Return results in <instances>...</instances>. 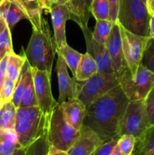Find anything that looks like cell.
Listing matches in <instances>:
<instances>
[{
  "label": "cell",
  "instance_id": "1",
  "mask_svg": "<svg viewBox=\"0 0 154 155\" xmlns=\"http://www.w3.org/2000/svg\"><path fill=\"white\" fill-rule=\"evenodd\" d=\"M128 102L118 85L86 107L83 126L91 129L104 142L119 139L120 123Z\"/></svg>",
  "mask_w": 154,
  "mask_h": 155
},
{
  "label": "cell",
  "instance_id": "2",
  "mask_svg": "<svg viewBox=\"0 0 154 155\" xmlns=\"http://www.w3.org/2000/svg\"><path fill=\"white\" fill-rule=\"evenodd\" d=\"M57 53L54 38L51 36L48 21L43 18L39 28H33L25 55L33 68L44 71L51 75L52 65Z\"/></svg>",
  "mask_w": 154,
  "mask_h": 155
},
{
  "label": "cell",
  "instance_id": "3",
  "mask_svg": "<svg viewBox=\"0 0 154 155\" xmlns=\"http://www.w3.org/2000/svg\"><path fill=\"white\" fill-rule=\"evenodd\" d=\"M150 16L143 0H121L117 22L128 31L143 36H149Z\"/></svg>",
  "mask_w": 154,
  "mask_h": 155
},
{
  "label": "cell",
  "instance_id": "4",
  "mask_svg": "<svg viewBox=\"0 0 154 155\" xmlns=\"http://www.w3.org/2000/svg\"><path fill=\"white\" fill-rule=\"evenodd\" d=\"M47 135L50 146L68 151L80 136V130L69 125L63 114L60 104L53 110L48 122Z\"/></svg>",
  "mask_w": 154,
  "mask_h": 155
},
{
  "label": "cell",
  "instance_id": "5",
  "mask_svg": "<svg viewBox=\"0 0 154 155\" xmlns=\"http://www.w3.org/2000/svg\"><path fill=\"white\" fill-rule=\"evenodd\" d=\"M119 83L129 101L144 100L154 87V74L140 64L134 75L127 70L119 79Z\"/></svg>",
  "mask_w": 154,
  "mask_h": 155
},
{
  "label": "cell",
  "instance_id": "6",
  "mask_svg": "<svg viewBox=\"0 0 154 155\" xmlns=\"http://www.w3.org/2000/svg\"><path fill=\"white\" fill-rule=\"evenodd\" d=\"M119 85L114 74L97 72L85 81H78L77 98L86 107L95 99Z\"/></svg>",
  "mask_w": 154,
  "mask_h": 155
},
{
  "label": "cell",
  "instance_id": "7",
  "mask_svg": "<svg viewBox=\"0 0 154 155\" xmlns=\"http://www.w3.org/2000/svg\"><path fill=\"white\" fill-rule=\"evenodd\" d=\"M149 127L144 100L129 101L121 120L119 136L131 135L138 139Z\"/></svg>",
  "mask_w": 154,
  "mask_h": 155
},
{
  "label": "cell",
  "instance_id": "8",
  "mask_svg": "<svg viewBox=\"0 0 154 155\" xmlns=\"http://www.w3.org/2000/svg\"><path fill=\"white\" fill-rule=\"evenodd\" d=\"M122 50L128 68L131 74L134 75L141 63L143 51L149 36L134 34L124 28L119 24Z\"/></svg>",
  "mask_w": 154,
  "mask_h": 155
},
{
  "label": "cell",
  "instance_id": "9",
  "mask_svg": "<svg viewBox=\"0 0 154 155\" xmlns=\"http://www.w3.org/2000/svg\"><path fill=\"white\" fill-rule=\"evenodd\" d=\"M32 74L34 81L38 106L42 113L50 118L53 110L59 104L54 98L51 92V75L46 71H39L33 68H32Z\"/></svg>",
  "mask_w": 154,
  "mask_h": 155
},
{
  "label": "cell",
  "instance_id": "10",
  "mask_svg": "<svg viewBox=\"0 0 154 155\" xmlns=\"http://www.w3.org/2000/svg\"><path fill=\"white\" fill-rule=\"evenodd\" d=\"M49 120L50 118L43 115L34 120H16L14 130L18 136L19 145L21 147L27 148L45 134L47 132Z\"/></svg>",
  "mask_w": 154,
  "mask_h": 155
},
{
  "label": "cell",
  "instance_id": "11",
  "mask_svg": "<svg viewBox=\"0 0 154 155\" xmlns=\"http://www.w3.org/2000/svg\"><path fill=\"white\" fill-rule=\"evenodd\" d=\"M105 45L110 56L113 74L119 80L128 69L124 58L119 22L113 24Z\"/></svg>",
  "mask_w": 154,
  "mask_h": 155
},
{
  "label": "cell",
  "instance_id": "12",
  "mask_svg": "<svg viewBox=\"0 0 154 155\" xmlns=\"http://www.w3.org/2000/svg\"><path fill=\"white\" fill-rule=\"evenodd\" d=\"M86 43L87 52L93 58L98 65V72L113 74L110 56L105 44H101L95 40L92 32L88 27H81Z\"/></svg>",
  "mask_w": 154,
  "mask_h": 155
},
{
  "label": "cell",
  "instance_id": "13",
  "mask_svg": "<svg viewBox=\"0 0 154 155\" xmlns=\"http://www.w3.org/2000/svg\"><path fill=\"white\" fill-rule=\"evenodd\" d=\"M57 54L58 58L56 65L59 87V98L57 102L60 104L66 101L68 98L76 97L79 87L78 80L69 77L67 71V65L63 58L60 54Z\"/></svg>",
  "mask_w": 154,
  "mask_h": 155
},
{
  "label": "cell",
  "instance_id": "14",
  "mask_svg": "<svg viewBox=\"0 0 154 155\" xmlns=\"http://www.w3.org/2000/svg\"><path fill=\"white\" fill-rule=\"evenodd\" d=\"M104 141L95 131L89 127L82 126L80 136L75 143L67 151L69 155H93L97 148L101 146Z\"/></svg>",
  "mask_w": 154,
  "mask_h": 155
},
{
  "label": "cell",
  "instance_id": "15",
  "mask_svg": "<svg viewBox=\"0 0 154 155\" xmlns=\"http://www.w3.org/2000/svg\"><path fill=\"white\" fill-rule=\"evenodd\" d=\"M49 13L51 14L52 20L54 38L57 49L67 43L66 37V23L68 20H71V13L66 4L54 5Z\"/></svg>",
  "mask_w": 154,
  "mask_h": 155
},
{
  "label": "cell",
  "instance_id": "16",
  "mask_svg": "<svg viewBox=\"0 0 154 155\" xmlns=\"http://www.w3.org/2000/svg\"><path fill=\"white\" fill-rule=\"evenodd\" d=\"M63 114L66 122L77 130H80L83 126L85 116L86 107L77 97L68 98L60 104Z\"/></svg>",
  "mask_w": 154,
  "mask_h": 155
},
{
  "label": "cell",
  "instance_id": "17",
  "mask_svg": "<svg viewBox=\"0 0 154 155\" xmlns=\"http://www.w3.org/2000/svg\"><path fill=\"white\" fill-rule=\"evenodd\" d=\"M4 18L10 28L23 19L29 20L26 11L13 0H4L0 5V19Z\"/></svg>",
  "mask_w": 154,
  "mask_h": 155
},
{
  "label": "cell",
  "instance_id": "18",
  "mask_svg": "<svg viewBox=\"0 0 154 155\" xmlns=\"http://www.w3.org/2000/svg\"><path fill=\"white\" fill-rule=\"evenodd\" d=\"M92 1L93 0H72L66 3L71 13V20L75 21L80 27H88Z\"/></svg>",
  "mask_w": 154,
  "mask_h": 155
},
{
  "label": "cell",
  "instance_id": "19",
  "mask_svg": "<svg viewBox=\"0 0 154 155\" xmlns=\"http://www.w3.org/2000/svg\"><path fill=\"white\" fill-rule=\"evenodd\" d=\"M25 71H26V85L21 98V103L19 107H33L38 106L37 99H36V91H35L34 81H33V74H32V68L29 62L26 61L25 63Z\"/></svg>",
  "mask_w": 154,
  "mask_h": 155
},
{
  "label": "cell",
  "instance_id": "20",
  "mask_svg": "<svg viewBox=\"0 0 154 155\" xmlns=\"http://www.w3.org/2000/svg\"><path fill=\"white\" fill-rule=\"evenodd\" d=\"M98 72L95 59L88 52L82 54L74 78L78 81H85Z\"/></svg>",
  "mask_w": 154,
  "mask_h": 155
},
{
  "label": "cell",
  "instance_id": "21",
  "mask_svg": "<svg viewBox=\"0 0 154 155\" xmlns=\"http://www.w3.org/2000/svg\"><path fill=\"white\" fill-rule=\"evenodd\" d=\"M131 155H154V126L138 139H136L134 151Z\"/></svg>",
  "mask_w": 154,
  "mask_h": 155
},
{
  "label": "cell",
  "instance_id": "22",
  "mask_svg": "<svg viewBox=\"0 0 154 155\" xmlns=\"http://www.w3.org/2000/svg\"><path fill=\"white\" fill-rule=\"evenodd\" d=\"M19 147L14 129H0V155H11Z\"/></svg>",
  "mask_w": 154,
  "mask_h": 155
},
{
  "label": "cell",
  "instance_id": "23",
  "mask_svg": "<svg viewBox=\"0 0 154 155\" xmlns=\"http://www.w3.org/2000/svg\"><path fill=\"white\" fill-rule=\"evenodd\" d=\"M18 2L26 11L29 16V21L33 28H38L41 26L43 20L42 10L39 4V0H13Z\"/></svg>",
  "mask_w": 154,
  "mask_h": 155
},
{
  "label": "cell",
  "instance_id": "24",
  "mask_svg": "<svg viewBox=\"0 0 154 155\" xmlns=\"http://www.w3.org/2000/svg\"><path fill=\"white\" fill-rule=\"evenodd\" d=\"M26 61H27V57L25 54L24 56L19 55L15 54L14 51L8 54L7 64L8 78L17 83Z\"/></svg>",
  "mask_w": 154,
  "mask_h": 155
},
{
  "label": "cell",
  "instance_id": "25",
  "mask_svg": "<svg viewBox=\"0 0 154 155\" xmlns=\"http://www.w3.org/2000/svg\"><path fill=\"white\" fill-rule=\"evenodd\" d=\"M57 53L63 58L67 67L71 70L72 74L75 77L77 68H78L79 63L82 54L71 48L67 43L64 44L57 48Z\"/></svg>",
  "mask_w": 154,
  "mask_h": 155
},
{
  "label": "cell",
  "instance_id": "26",
  "mask_svg": "<svg viewBox=\"0 0 154 155\" xmlns=\"http://www.w3.org/2000/svg\"><path fill=\"white\" fill-rule=\"evenodd\" d=\"M17 109L12 101L4 103L0 109V129H14Z\"/></svg>",
  "mask_w": 154,
  "mask_h": 155
},
{
  "label": "cell",
  "instance_id": "27",
  "mask_svg": "<svg viewBox=\"0 0 154 155\" xmlns=\"http://www.w3.org/2000/svg\"><path fill=\"white\" fill-rule=\"evenodd\" d=\"M13 51L10 27L4 18L0 19V61Z\"/></svg>",
  "mask_w": 154,
  "mask_h": 155
},
{
  "label": "cell",
  "instance_id": "28",
  "mask_svg": "<svg viewBox=\"0 0 154 155\" xmlns=\"http://www.w3.org/2000/svg\"><path fill=\"white\" fill-rule=\"evenodd\" d=\"M113 23L110 20H96V25L92 32L94 39L101 44H106L110 36Z\"/></svg>",
  "mask_w": 154,
  "mask_h": 155
},
{
  "label": "cell",
  "instance_id": "29",
  "mask_svg": "<svg viewBox=\"0 0 154 155\" xmlns=\"http://www.w3.org/2000/svg\"><path fill=\"white\" fill-rule=\"evenodd\" d=\"M50 144L47 132L27 147L25 155H48Z\"/></svg>",
  "mask_w": 154,
  "mask_h": 155
},
{
  "label": "cell",
  "instance_id": "30",
  "mask_svg": "<svg viewBox=\"0 0 154 155\" xmlns=\"http://www.w3.org/2000/svg\"><path fill=\"white\" fill-rule=\"evenodd\" d=\"M43 115L45 114L42 113L39 106L18 107L17 109L16 120L31 121L38 119Z\"/></svg>",
  "mask_w": 154,
  "mask_h": 155
},
{
  "label": "cell",
  "instance_id": "31",
  "mask_svg": "<svg viewBox=\"0 0 154 155\" xmlns=\"http://www.w3.org/2000/svg\"><path fill=\"white\" fill-rule=\"evenodd\" d=\"M91 13L96 20H109V5L107 0H93Z\"/></svg>",
  "mask_w": 154,
  "mask_h": 155
},
{
  "label": "cell",
  "instance_id": "32",
  "mask_svg": "<svg viewBox=\"0 0 154 155\" xmlns=\"http://www.w3.org/2000/svg\"><path fill=\"white\" fill-rule=\"evenodd\" d=\"M140 64L154 74V39L152 38L149 37L146 42Z\"/></svg>",
  "mask_w": 154,
  "mask_h": 155
},
{
  "label": "cell",
  "instance_id": "33",
  "mask_svg": "<svg viewBox=\"0 0 154 155\" xmlns=\"http://www.w3.org/2000/svg\"><path fill=\"white\" fill-rule=\"evenodd\" d=\"M135 142L136 139L131 135H122L118 139L116 146L122 155H131Z\"/></svg>",
  "mask_w": 154,
  "mask_h": 155
},
{
  "label": "cell",
  "instance_id": "34",
  "mask_svg": "<svg viewBox=\"0 0 154 155\" xmlns=\"http://www.w3.org/2000/svg\"><path fill=\"white\" fill-rule=\"evenodd\" d=\"M26 85V71H25V64L22 68L20 77L18 78V81L16 83L15 86L13 98H12V102L14 104L15 107L18 108L21 103V98H22L23 93H24V89H25Z\"/></svg>",
  "mask_w": 154,
  "mask_h": 155
},
{
  "label": "cell",
  "instance_id": "35",
  "mask_svg": "<svg viewBox=\"0 0 154 155\" xmlns=\"http://www.w3.org/2000/svg\"><path fill=\"white\" fill-rule=\"evenodd\" d=\"M15 86H16V83L6 77L1 91H0V97L2 99L3 102L6 103L12 101Z\"/></svg>",
  "mask_w": 154,
  "mask_h": 155
},
{
  "label": "cell",
  "instance_id": "36",
  "mask_svg": "<svg viewBox=\"0 0 154 155\" xmlns=\"http://www.w3.org/2000/svg\"><path fill=\"white\" fill-rule=\"evenodd\" d=\"M145 110L149 127L154 126V87L144 99Z\"/></svg>",
  "mask_w": 154,
  "mask_h": 155
},
{
  "label": "cell",
  "instance_id": "37",
  "mask_svg": "<svg viewBox=\"0 0 154 155\" xmlns=\"http://www.w3.org/2000/svg\"><path fill=\"white\" fill-rule=\"evenodd\" d=\"M118 139H113L109 142H104L98 147L93 155H111L117 145Z\"/></svg>",
  "mask_w": 154,
  "mask_h": 155
},
{
  "label": "cell",
  "instance_id": "38",
  "mask_svg": "<svg viewBox=\"0 0 154 155\" xmlns=\"http://www.w3.org/2000/svg\"><path fill=\"white\" fill-rule=\"evenodd\" d=\"M109 5V20L113 24L117 22L121 0H107Z\"/></svg>",
  "mask_w": 154,
  "mask_h": 155
},
{
  "label": "cell",
  "instance_id": "39",
  "mask_svg": "<svg viewBox=\"0 0 154 155\" xmlns=\"http://www.w3.org/2000/svg\"><path fill=\"white\" fill-rule=\"evenodd\" d=\"M8 54H6L1 61H0V91L2 87L5 79L7 77V64Z\"/></svg>",
  "mask_w": 154,
  "mask_h": 155
},
{
  "label": "cell",
  "instance_id": "40",
  "mask_svg": "<svg viewBox=\"0 0 154 155\" xmlns=\"http://www.w3.org/2000/svg\"><path fill=\"white\" fill-rule=\"evenodd\" d=\"M39 4L42 11L49 13L50 10L54 5H56L55 0H39Z\"/></svg>",
  "mask_w": 154,
  "mask_h": 155
},
{
  "label": "cell",
  "instance_id": "41",
  "mask_svg": "<svg viewBox=\"0 0 154 155\" xmlns=\"http://www.w3.org/2000/svg\"><path fill=\"white\" fill-rule=\"evenodd\" d=\"M48 155H69V154H68L67 151H61V150L56 149V148L50 146Z\"/></svg>",
  "mask_w": 154,
  "mask_h": 155
},
{
  "label": "cell",
  "instance_id": "42",
  "mask_svg": "<svg viewBox=\"0 0 154 155\" xmlns=\"http://www.w3.org/2000/svg\"><path fill=\"white\" fill-rule=\"evenodd\" d=\"M149 36L154 39V15H151L149 24Z\"/></svg>",
  "mask_w": 154,
  "mask_h": 155
},
{
  "label": "cell",
  "instance_id": "43",
  "mask_svg": "<svg viewBox=\"0 0 154 155\" xmlns=\"http://www.w3.org/2000/svg\"><path fill=\"white\" fill-rule=\"evenodd\" d=\"M146 5L149 15H154V0H146Z\"/></svg>",
  "mask_w": 154,
  "mask_h": 155
},
{
  "label": "cell",
  "instance_id": "44",
  "mask_svg": "<svg viewBox=\"0 0 154 155\" xmlns=\"http://www.w3.org/2000/svg\"><path fill=\"white\" fill-rule=\"evenodd\" d=\"M26 150L27 148H24V147H19V148H16L15 151L11 155H25Z\"/></svg>",
  "mask_w": 154,
  "mask_h": 155
},
{
  "label": "cell",
  "instance_id": "45",
  "mask_svg": "<svg viewBox=\"0 0 154 155\" xmlns=\"http://www.w3.org/2000/svg\"><path fill=\"white\" fill-rule=\"evenodd\" d=\"M111 155H122V153L119 151V148H118L117 146H116V148H115L114 151H113V152L112 153Z\"/></svg>",
  "mask_w": 154,
  "mask_h": 155
},
{
  "label": "cell",
  "instance_id": "46",
  "mask_svg": "<svg viewBox=\"0 0 154 155\" xmlns=\"http://www.w3.org/2000/svg\"><path fill=\"white\" fill-rule=\"evenodd\" d=\"M3 104H4V102H3L2 99L1 97H0V109L2 108V107Z\"/></svg>",
  "mask_w": 154,
  "mask_h": 155
},
{
  "label": "cell",
  "instance_id": "47",
  "mask_svg": "<svg viewBox=\"0 0 154 155\" xmlns=\"http://www.w3.org/2000/svg\"><path fill=\"white\" fill-rule=\"evenodd\" d=\"M70 1H72V0H66V3L69 2H70Z\"/></svg>",
  "mask_w": 154,
  "mask_h": 155
},
{
  "label": "cell",
  "instance_id": "48",
  "mask_svg": "<svg viewBox=\"0 0 154 155\" xmlns=\"http://www.w3.org/2000/svg\"><path fill=\"white\" fill-rule=\"evenodd\" d=\"M143 2H145V3H146V0H143Z\"/></svg>",
  "mask_w": 154,
  "mask_h": 155
}]
</instances>
